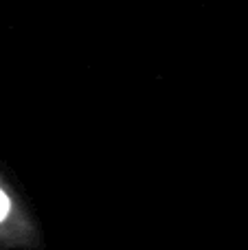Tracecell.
Here are the masks:
<instances>
[{
	"label": "cell",
	"instance_id": "1",
	"mask_svg": "<svg viewBox=\"0 0 248 250\" xmlns=\"http://www.w3.org/2000/svg\"><path fill=\"white\" fill-rule=\"evenodd\" d=\"M9 211H11V202H9L7 193H4V191L0 189V222H2L4 217L9 215Z\"/></svg>",
	"mask_w": 248,
	"mask_h": 250
}]
</instances>
